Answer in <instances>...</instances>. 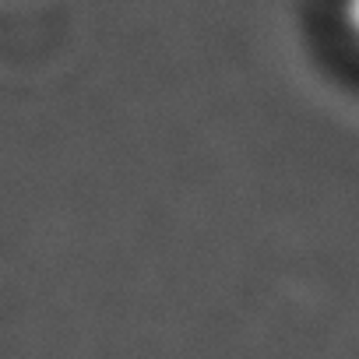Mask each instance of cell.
<instances>
[{
  "label": "cell",
  "instance_id": "6da1fadb",
  "mask_svg": "<svg viewBox=\"0 0 359 359\" xmlns=\"http://www.w3.org/2000/svg\"><path fill=\"white\" fill-rule=\"evenodd\" d=\"M338 22L341 32L359 46V0H338Z\"/></svg>",
  "mask_w": 359,
  "mask_h": 359
}]
</instances>
